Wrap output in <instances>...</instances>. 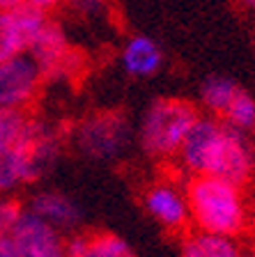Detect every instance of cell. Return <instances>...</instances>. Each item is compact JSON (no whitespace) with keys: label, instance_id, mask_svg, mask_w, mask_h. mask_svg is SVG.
<instances>
[{"label":"cell","instance_id":"6da1fadb","mask_svg":"<svg viewBox=\"0 0 255 257\" xmlns=\"http://www.w3.org/2000/svg\"><path fill=\"white\" fill-rule=\"evenodd\" d=\"M189 216L200 232L237 236L246 230V204L239 188L209 175H196L186 188Z\"/></svg>","mask_w":255,"mask_h":257},{"label":"cell","instance_id":"7a4b0ae2","mask_svg":"<svg viewBox=\"0 0 255 257\" xmlns=\"http://www.w3.org/2000/svg\"><path fill=\"white\" fill-rule=\"evenodd\" d=\"M198 119V110L191 101L161 96L147 106L140 122V147L152 159H168L177 154L182 138Z\"/></svg>","mask_w":255,"mask_h":257},{"label":"cell","instance_id":"3957f363","mask_svg":"<svg viewBox=\"0 0 255 257\" xmlns=\"http://www.w3.org/2000/svg\"><path fill=\"white\" fill-rule=\"evenodd\" d=\"M253 152L244 140L241 131L230 126L228 122L221 124V131L214 138L209 154L205 159L202 175L216 177V179H223V182L232 184L237 188H244L253 177Z\"/></svg>","mask_w":255,"mask_h":257},{"label":"cell","instance_id":"277c9868","mask_svg":"<svg viewBox=\"0 0 255 257\" xmlns=\"http://www.w3.org/2000/svg\"><path fill=\"white\" fill-rule=\"evenodd\" d=\"M76 147L97 161H111L129 143V119L122 112H97L76 126Z\"/></svg>","mask_w":255,"mask_h":257},{"label":"cell","instance_id":"5b68a950","mask_svg":"<svg viewBox=\"0 0 255 257\" xmlns=\"http://www.w3.org/2000/svg\"><path fill=\"white\" fill-rule=\"evenodd\" d=\"M42 71L28 51L0 62V108L23 110L42 85Z\"/></svg>","mask_w":255,"mask_h":257},{"label":"cell","instance_id":"8992f818","mask_svg":"<svg viewBox=\"0 0 255 257\" xmlns=\"http://www.w3.org/2000/svg\"><path fill=\"white\" fill-rule=\"evenodd\" d=\"M30 58L37 62L44 78H58V76H74L78 55L69 48V42L64 37V30L55 21L46 19L42 30L28 46Z\"/></svg>","mask_w":255,"mask_h":257},{"label":"cell","instance_id":"52a82bcc","mask_svg":"<svg viewBox=\"0 0 255 257\" xmlns=\"http://www.w3.org/2000/svg\"><path fill=\"white\" fill-rule=\"evenodd\" d=\"M10 236L21 257H64V241L58 227L32 211H21Z\"/></svg>","mask_w":255,"mask_h":257},{"label":"cell","instance_id":"ba28073f","mask_svg":"<svg viewBox=\"0 0 255 257\" xmlns=\"http://www.w3.org/2000/svg\"><path fill=\"white\" fill-rule=\"evenodd\" d=\"M46 19V12L37 10L30 3H23L12 12H0V62L28 51Z\"/></svg>","mask_w":255,"mask_h":257},{"label":"cell","instance_id":"9c48e42d","mask_svg":"<svg viewBox=\"0 0 255 257\" xmlns=\"http://www.w3.org/2000/svg\"><path fill=\"white\" fill-rule=\"evenodd\" d=\"M145 209L152 218H156L165 230H184L189 220L186 200L170 184L152 186L145 193Z\"/></svg>","mask_w":255,"mask_h":257},{"label":"cell","instance_id":"30bf717a","mask_svg":"<svg viewBox=\"0 0 255 257\" xmlns=\"http://www.w3.org/2000/svg\"><path fill=\"white\" fill-rule=\"evenodd\" d=\"M221 131V122L216 119H207V117H198L191 124V128L186 131V136L180 143V154L184 168L193 172V175H202V168H205V159L209 154V147H212L214 138Z\"/></svg>","mask_w":255,"mask_h":257},{"label":"cell","instance_id":"8fae6325","mask_svg":"<svg viewBox=\"0 0 255 257\" xmlns=\"http://www.w3.org/2000/svg\"><path fill=\"white\" fill-rule=\"evenodd\" d=\"M64 257H136L127 241L113 232L78 234L64 243Z\"/></svg>","mask_w":255,"mask_h":257},{"label":"cell","instance_id":"7c38bea8","mask_svg":"<svg viewBox=\"0 0 255 257\" xmlns=\"http://www.w3.org/2000/svg\"><path fill=\"white\" fill-rule=\"evenodd\" d=\"M163 62L161 48L156 46L154 39L145 35H133L122 48V67L133 78H147L156 74Z\"/></svg>","mask_w":255,"mask_h":257},{"label":"cell","instance_id":"4fadbf2b","mask_svg":"<svg viewBox=\"0 0 255 257\" xmlns=\"http://www.w3.org/2000/svg\"><path fill=\"white\" fill-rule=\"evenodd\" d=\"M39 179L37 170L32 166L26 147L19 140L10 147L0 150V193H7L21 184Z\"/></svg>","mask_w":255,"mask_h":257},{"label":"cell","instance_id":"5bb4252c","mask_svg":"<svg viewBox=\"0 0 255 257\" xmlns=\"http://www.w3.org/2000/svg\"><path fill=\"white\" fill-rule=\"evenodd\" d=\"M30 211L42 216L53 227H74L80 223V209L67 195L55 191H42L30 200Z\"/></svg>","mask_w":255,"mask_h":257},{"label":"cell","instance_id":"9a60e30c","mask_svg":"<svg viewBox=\"0 0 255 257\" xmlns=\"http://www.w3.org/2000/svg\"><path fill=\"white\" fill-rule=\"evenodd\" d=\"M237 87L239 85H237L234 80L225 78V76H209L200 87L202 103L212 112H216V115H223L230 99H232V94L237 92Z\"/></svg>","mask_w":255,"mask_h":257},{"label":"cell","instance_id":"2e32d148","mask_svg":"<svg viewBox=\"0 0 255 257\" xmlns=\"http://www.w3.org/2000/svg\"><path fill=\"white\" fill-rule=\"evenodd\" d=\"M223 117L230 126L239 128V131H253L255 128V99L244 87H237V92L232 94L228 108H225Z\"/></svg>","mask_w":255,"mask_h":257},{"label":"cell","instance_id":"e0dca14e","mask_svg":"<svg viewBox=\"0 0 255 257\" xmlns=\"http://www.w3.org/2000/svg\"><path fill=\"white\" fill-rule=\"evenodd\" d=\"M193 241L200 250V257H244V252L232 241V236L200 232L193 236Z\"/></svg>","mask_w":255,"mask_h":257},{"label":"cell","instance_id":"ac0fdd59","mask_svg":"<svg viewBox=\"0 0 255 257\" xmlns=\"http://www.w3.org/2000/svg\"><path fill=\"white\" fill-rule=\"evenodd\" d=\"M28 117L23 110H14V108H0V150L10 147L21 138L23 128H26Z\"/></svg>","mask_w":255,"mask_h":257},{"label":"cell","instance_id":"d6986e66","mask_svg":"<svg viewBox=\"0 0 255 257\" xmlns=\"http://www.w3.org/2000/svg\"><path fill=\"white\" fill-rule=\"evenodd\" d=\"M21 202H16V200H0V236L3 234H10L12 225L16 223V218L21 216Z\"/></svg>","mask_w":255,"mask_h":257},{"label":"cell","instance_id":"ffe728a7","mask_svg":"<svg viewBox=\"0 0 255 257\" xmlns=\"http://www.w3.org/2000/svg\"><path fill=\"white\" fill-rule=\"evenodd\" d=\"M67 3L71 5V10L83 16H95L106 7V0H67Z\"/></svg>","mask_w":255,"mask_h":257},{"label":"cell","instance_id":"44dd1931","mask_svg":"<svg viewBox=\"0 0 255 257\" xmlns=\"http://www.w3.org/2000/svg\"><path fill=\"white\" fill-rule=\"evenodd\" d=\"M0 257H21L19 250H16L14 241H12L10 234H3L0 236Z\"/></svg>","mask_w":255,"mask_h":257},{"label":"cell","instance_id":"7402d4cb","mask_svg":"<svg viewBox=\"0 0 255 257\" xmlns=\"http://www.w3.org/2000/svg\"><path fill=\"white\" fill-rule=\"evenodd\" d=\"M26 3L35 5L37 10H42V12H51V10H55L58 5H62L64 0H26Z\"/></svg>","mask_w":255,"mask_h":257},{"label":"cell","instance_id":"603a6c76","mask_svg":"<svg viewBox=\"0 0 255 257\" xmlns=\"http://www.w3.org/2000/svg\"><path fill=\"white\" fill-rule=\"evenodd\" d=\"M182 257H200V250H198L193 236H191V239H186L184 243H182Z\"/></svg>","mask_w":255,"mask_h":257},{"label":"cell","instance_id":"cb8c5ba5","mask_svg":"<svg viewBox=\"0 0 255 257\" xmlns=\"http://www.w3.org/2000/svg\"><path fill=\"white\" fill-rule=\"evenodd\" d=\"M26 0H0V12H12L16 7H21Z\"/></svg>","mask_w":255,"mask_h":257},{"label":"cell","instance_id":"d4e9b609","mask_svg":"<svg viewBox=\"0 0 255 257\" xmlns=\"http://www.w3.org/2000/svg\"><path fill=\"white\" fill-rule=\"evenodd\" d=\"M246 225H250V227L255 230V200L250 202V207L246 209Z\"/></svg>","mask_w":255,"mask_h":257},{"label":"cell","instance_id":"484cf974","mask_svg":"<svg viewBox=\"0 0 255 257\" xmlns=\"http://www.w3.org/2000/svg\"><path fill=\"white\" fill-rule=\"evenodd\" d=\"M239 3H241L244 7H248V10H253V12H255V0H239Z\"/></svg>","mask_w":255,"mask_h":257},{"label":"cell","instance_id":"4316f807","mask_svg":"<svg viewBox=\"0 0 255 257\" xmlns=\"http://www.w3.org/2000/svg\"><path fill=\"white\" fill-rule=\"evenodd\" d=\"M244 257H255V250H253V252H250V255H244Z\"/></svg>","mask_w":255,"mask_h":257}]
</instances>
